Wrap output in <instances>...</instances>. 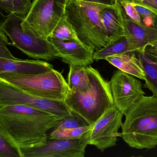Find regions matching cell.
<instances>
[{"label": "cell", "mask_w": 157, "mask_h": 157, "mask_svg": "<svg viewBox=\"0 0 157 157\" xmlns=\"http://www.w3.org/2000/svg\"><path fill=\"white\" fill-rule=\"evenodd\" d=\"M62 119L23 105L0 108V132L20 150L42 144Z\"/></svg>", "instance_id": "1"}, {"label": "cell", "mask_w": 157, "mask_h": 157, "mask_svg": "<svg viewBox=\"0 0 157 157\" xmlns=\"http://www.w3.org/2000/svg\"><path fill=\"white\" fill-rule=\"evenodd\" d=\"M120 137L132 148L157 146V97L144 96L125 114Z\"/></svg>", "instance_id": "2"}, {"label": "cell", "mask_w": 157, "mask_h": 157, "mask_svg": "<svg viewBox=\"0 0 157 157\" xmlns=\"http://www.w3.org/2000/svg\"><path fill=\"white\" fill-rule=\"evenodd\" d=\"M86 69L91 84L90 89L80 93L69 89L64 103L72 112L92 125L114 104L110 82L90 65L86 66Z\"/></svg>", "instance_id": "3"}, {"label": "cell", "mask_w": 157, "mask_h": 157, "mask_svg": "<svg viewBox=\"0 0 157 157\" xmlns=\"http://www.w3.org/2000/svg\"><path fill=\"white\" fill-rule=\"evenodd\" d=\"M106 5L69 0L65 8V17L80 41L98 50L110 42L101 21L99 12Z\"/></svg>", "instance_id": "4"}, {"label": "cell", "mask_w": 157, "mask_h": 157, "mask_svg": "<svg viewBox=\"0 0 157 157\" xmlns=\"http://www.w3.org/2000/svg\"><path fill=\"white\" fill-rule=\"evenodd\" d=\"M0 79L30 95L61 102L70 89L61 73L53 68L38 74H1Z\"/></svg>", "instance_id": "5"}, {"label": "cell", "mask_w": 157, "mask_h": 157, "mask_svg": "<svg viewBox=\"0 0 157 157\" xmlns=\"http://www.w3.org/2000/svg\"><path fill=\"white\" fill-rule=\"evenodd\" d=\"M69 0H33L21 24L22 29L34 36L48 39L52 32L65 16Z\"/></svg>", "instance_id": "6"}, {"label": "cell", "mask_w": 157, "mask_h": 157, "mask_svg": "<svg viewBox=\"0 0 157 157\" xmlns=\"http://www.w3.org/2000/svg\"><path fill=\"white\" fill-rule=\"evenodd\" d=\"M24 18L11 13L0 29L11 40V46L35 60L50 61L58 58L54 47L48 40L23 30L21 24Z\"/></svg>", "instance_id": "7"}, {"label": "cell", "mask_w": 157, "mask_h": 157, "mask_svg": "<svg viewBox=\"0 0 157 157\" xmlns=\"http://www.w3.org/2000/svg\"><path fill=\"white\" fill-rule=\"evenodd\" d=\"M23 105L63 118L72 115L64 102L36 96L0 79V108Z\"/></svg>", "instance_id": "8"}, {"label": "cell", "mask_w": 157, "mask_h": 157, "mask_svg": "<svg viewBox=\"0 0 157 157\" xmlns=\"http://www.w3.org/2000/svg\"><path fill=\"white\" fill-rule=\"evenodd\" d=\"M124 115L114 106L109 109L92 125L88 145L94 146L102 152L115 146L120 137L119 130L122 125Z\"/></svg>", "instance_id": "9"}, {"label": "cell", "mask_w": 157, "mask_h": 157, "mask_svg": "<svg viewBox=\"0 0 157 157\" xmlns=\"http://www.w3.org/2000/svg\"><path fill=\"white\" fill-rule=\"evenodd\" d=\"M110 84L114 106L124 115L145 95L140 80L120 70L114 72Z\"/></svg>", "instance_id": "10"}, {"label": "cell", "mask_w": 157, "mask_h": 157, "mask_svg": "<svg viewBox=\"0 0 157 157\" xmlns=\"http://www.w3.org/2000/svg\"><path fill=\"white\" fill-rule=\"evenodd\" d=\"M90 131L74 140L48 138L42 144L21 150L23 157H84Z\"/></svg>", "instance_id": "11"}, {"label": "cell", "mask_w": 157, "mask_h": 157, "mask_svg": "<svg viewBox=\"0 0 157 157\" xmlns=\"http://www.w3.org/2000/svg\"><path fill=\"white\" fill-rule=\"evenodd\" d=\"M56 51L58 58L70 65L89 66L94 62V49L80 40L62 41L48 37Z\"/></svg>", "instance_id": "12"}, {"label": "cell", "mask_w": 157, "mask_h": 157, "mask_svg": "<svg viewBox=\"0 0 157 157\" xmlns=\"http://www.w3.org/2000/svg\"><path fill=\"white\" fill-rule=\"evenodd\" d=\"M123 14L125 36L136 52L144 50L147 45L157 41L156 28L140 25L129 18L123 11Z\"/></svg>", "instance_id": "13"}, {"label": "cell", "mask_w": 157, "mask_h": 157, "mask_svg": "<svg viewBox=\"0 0 157 157\" xmlns=\"http://www.w3.org/2000/svg\"><path fill=\"white\" fill-rule=\"evenodd\" d=\"M99 17L110 42L125 36L123 14L119 1L114 5L104 6L100 11Z\"/></svg>", "instance_id": "14"}, {"label": "cell", "mask_w": 157, "mask_h": 157, "mask_svg": "<svg viewBox=\"0 0 157 157\" xmlns=\"http://www.w3.org/2000/svg\"><path fill=\"white\" fill-rule=\"evenodd\" d=\"M53 68L52 65L40 60H11L0 57V74L6 73L38 74Z\"/></svg>", "instance_id": "15"}, {"label": "cell", "mask_w": 157, "mask_h": 157, "mask_svg": "<svg viewBox=\"0 0 157 157\" xmlns=\"http://www.w3.org/2000/svg\"><path fill=\"white\" fill-rule=\"evenodd\" d=\"M132 53L111 55L106 57L105 60L119 70L145 81V73L141 61Z\"/></svg>", "instance_id": "16"}, {"label": "cell", "mask_w": 157, "mask_h": 157, "mask_svg": "<svg viewBox=\"0 0 157 157\" xmlns=\"http://www.w3.org/2000/svg\"><path fill=\"white\" fill-rule=\"evenodd\" d=\"M68 85L71 90L80 93L88 91L91 87L90 80L86 66L70 65Z\"/></svg>", "instance_id": "17"}, {"label": "cell", "mask_w": 157, "mask_h": 157, "mask_svg": "<svg viewBox=\"0 0 157 157\" xmlns=\"http://www.w3.org/2000/svg\"><path fill=\"white\" fill-rule=\"evenodd\" d=\"M133 46L125 36L121 37L115 41L109 43L101 49L96 50L93 54L94 61L105 60L106 57L113 55L136 52Z\"/></svg>", "instance_id": "18"}, {"label": "cell", "mask_w": 157, "mask_h": 157, "mask_svg": "<svg viewBox=\"0 0 157 157\" xmlns=\"http://www.w3.org/2000/svg\"><path fill=\"white\" fill-rule=\"evenodd\" d=\"M136 53V56L141 61L145 73V83L144 87L148 88L153 96L157 97V64L147 56L144 51Z\"/></svg>", "instance_id": "19"}, {"label": "cell", "mask_w": 157, "mask_h": 157, "mask_svg": "<svg viewBox=\"0 0 157 157\" xmlns=\"http://www.w3.org/2000/svg\"><path fill=\"white\" fill-rule=\"evenodd\" d=\"M49 37L55 38L62 41L79 40L65 15L57 24Z\"/></svg>", "instance_id": "20"}, {"label": "cell", "mask_w": 157, "mask_h": 157, "mask_svg": "<svg viewBox=\"0 0 157 157\" xmlns=\"http://www.w3.org/2000/svg\"><path fill=\"white\" fill-rule=\"evenodd\" d=\"M92 125L76 128L54 129L49 138L59 140H74L81 137L84 134L91 130Z\"/></svg>", "instance_id": "21"}, {"label": "cell", "mask_w": 157, "mask_h": 157, "mask_svg": "<svg viewBox=\"0 0 157 157\" xmlns=\"http://www.w3.org/2000/svg\"><path fill=\"white\" fill-rule=\"evenodd\" d=\"M4 9L8 14L13 13L25 17L31 6V0H0Z\"/></svg>", "instance_id": "22"}, {"label": "cell", "mask_w": 157, "mask_h": 157, "mask_svg": "<svg viewBox=\"0 0 157 157\" xmlns=\"http://www.w3.org/2000/svg\"><path fill=\"white\" fill-rule=\"evenodd\" d=\"M72 115L62 118L59 124L54 129L76 128L88 126L90 124L75 112H72Z\"/></svg>", "instance_id": "23"}, {"label": "cell", "mask_w": 157, "mask_h": 157, "mask_svg": "<svg viewBox=\"0 0 157 157\" xmlns=\"http://www.w3.org/2000/svg\"><path fill=\"white\" fill-rule=\"evenodd\" d=\"M0 157H23L21 150L0 132Z\"/></svg>", "instance_id": "24"}, {"label": "cell", "mask_w": 157, "mask_h": 157, "mask_svg": "<svg viewBox=\"0 0 157 157\" xmlns=\"http://www.w3.org/2000/svg\"><path fill=\"white\" fill-rule=\"evenodd\" d=\"M123 11L129 18L140 25H143L142 18L135 7L133 3L128 0H119Z\"/></svg>", "instance_id": "25"}, {"label": "cell", "mask_w": 157, "mask_h": 157, "mask_svg": "<svg viewBox=\"0 0 157 157\" xmlns=\"http://www.w3.org/2000/svg\"><path fill=\"white\" fill-rule=\"evenodd\" d=\"M11 45V42H8L7 36L0 30V57L11 59V60H17L12 55L7 48V46Z\"/></svg>", "instance_id": "26"}, {"label": "cell", "mask_w": 157, "mask_h": 157, "mask_svg": "<svg viewBox=\"0 0 157 157\" xmlns=\"http://www.w3.org/2000/svg\"><path fill=\"white\" fill-rule=\"evenodd\" d=\"M144 52L150 60L157 64V41L147 45Z\"/></svg>", "instance_id": "27"}, {"label": "cell", "mask_w": 157, "mask_h": 157, "mask_svg": "<svg viewBox=\"0 0 157 157\" xmlns=\"http://www.w3.org/2000/svg\"><path fill=\"white\" fill-rule=\"evenodd\" d=\"M119 1V0H118ZM145 6L157 14V0H128Z\"/></svg>", "instance_id": "28"}, {"label": "cell", "mask_w": 157, "mask_h": 157, "mask_svg": "<svg viewBox=\"0 0 157 157\" xmlns=\"http://www.w3.org/2000/svg\"><path fill=\"white\" fill-rule=\"evenodd\" d=\"M81 1L109 6L114 5L118 2V0H81Z\"/></svg>", "instance_id": "29"}, {"label": "cell", "mask_w": 157, "mask_h": 157, "mask_svg": "<svg viewBox=\"0 0 157 157\" xmlns=\"http://www.w3.org/2000/svg\"><path fill=\"white\" fill-rule=\"evenodd\" d=\"M8 15L9 14L4 9L0 1V29L8 17Z\"/></svg>", "instance_id": "30"}]
</instances>
